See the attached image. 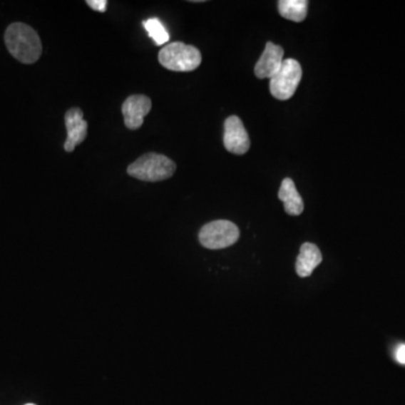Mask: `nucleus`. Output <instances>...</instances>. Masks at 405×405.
I'll list each match as a JSON object with an SVG mask.
<instances>
[{
	"instance_id": "obj_4",
	"label": "nucleus",
	"mask_w": 405,
	"mask_h": 405,
	"mask_svg": "<svg viewBox=\"0 0 405 405\" xmlns=\"http://www.w3.org/2000/svg\"><path fill=\"white\" fill-rule=\"evenodd\" d=\"M240 237L239 227L227 220H217L210 222L200 229V245L211 250L227 248L230 245H235Z\"/></svg>"
},
{
	"instance_id": "obj_1",
	"label": "nucleus",
	"mask_w": 405,
	"mask_h": 405,
	"mask_svg": "<svg viewBox=\"0 0 405 405\" xmlns=\"http://www.w3.org/2000/svg\"><path fill=\"white\" fill-rule=\"evenodd\" d=\"M5 43L9 53L21 63H35L42 54L40 36L24 23L9 25L5 33Z\"/></svg>"
},
{
	"instance_id": "obj_5",
	"label": "nucleus",
	"mask_w": 405,
	"mask_h": 405,
	"mask_svg": "<svg viewBox=\"0 0 405 405\" xmlns=\"http://www.w3.org/2000/svg\"><path fill=\"white\" fill-rule=\"evenodd\" d=\"M302 75L301 64L297 60L284 59L277 75L270 79V93L280 101L292 98L301 83Z\"/></svg>"
},
{
	"instance_id": "obj_11",
	"label": "nucleus",
	"mask_w": 405,
	"mask_h": 405,
	"mask_svg": "<svg viewBox=\"0 0 405 405\" xmlns=\"http://www.w3.org/2000/svg\"><path fill=\"white\" fill-rule=\"evenodd\" d=\"M278 198L284 202V207L288 215L297 216L303 213V200L291 178H285L282 182V186L278 192Z\"/></svg>"
},
{
	"instance_id": "obj_6",
	"label": "nucleus",
	"mask_w": 405,
	"mask_h": 405,
	"mask_svg": "<svg viewBox=\"0 0 405 405\" xmlns=\"http://www.w3.org/2000/svg\"><path fill=\"white\" fill-rule=\"evenodd\" d=\"M224 147L233 155H245L250 149V139L242 121L235 115L224 122Z\"/></svg>"
},
{
	"instance_id": "obj_14",
	"label": "nucleus",
	"mask_w": 405,
	"mask_h": 405,
	"mask_svg": "<svg viewBox=\"0 0 405 405\" xmlns=\"http://www.w3.org/2000/svg\"><path fill=\"white\" fill-rule=\"evenodd\" d=\"M107 0H87V5L91 7V9L96 11H101V13H105L107 9Z\"/></svg>"
},
{
	"instance_id": "obj_8",
	"label": "nucleus",
	"mask_w": 405,
	"mask_h": 405,
	"mask_svg": "<svg viewBox=\"0 0 405 405\" xmlns=\"http://www.w3.org/2000/svg\"><path fill=\"white\" fill-rule=\"evenodd\" d=\"M152 101L145 95H132L122 105L124 124L128 130H138L141 128L144 118L151 111Z\"/></svg>"
},
{
	"instance_id": "obj_9",
	"label": "nucleus",
	"mask_w": 405,
	"mask_h": 405,
	"mask_svg": "<svg viewBox=\"0 0 405 405\" xmlns=\"http://www.w3.org/2000/svg\"><path fill=\"white\" fill-rule=\"evenodd\" d=\"M283 61V48L272 42H267L264 53L255 66V75L259 79H272L277 75Z\"/></svg>"
},
{
	"instance_id": "obj_10",
	"label": "nucleus",
	"mask_w": 405,
	"mask_h": 405,
	"mask_svg": "<svg viewBox=\"0 0 405 405\" xmlns=\"http://www.w3.org/2000/svg\"><path fill=\"white\" fill-rule=\"evenodd\" d=\"M321 262H322V253L320 249L313 243H304L296 259V272L299 277H309Z\"/></svg>"
},
{
	"instance_id": "obj_7",
	"label": "nucleus",
	"mask_w": 405,
	"mask_h": 405,
	"mask_svg": "<svg viewBox=\"0 0 405 405\" xmlns=\"http://www.w3.org/2000/svg\"><path fill=\"white\" fill-rule=\"evenodd\" d=\"M64 124L68 136L63 148L67 152H73L78 144L83 143L87 138L88 123L83 120V111L79 107H73L64 115Z\"/></svg>"
},
{
	"instance_id": "obj_15",
	"label": "nucleus",
	"mask_w": 405,
	"mask_h": 405,
	"mask_svg": "<svg viewBox=\"0 0 405 405\" xmlns=\"http://www.w3.org/2000/svg\"><path fill=\"white\" fill-rule=\"evenodd\" d=\"M395 359L401 365H405V344L397 346L396 350H395Z\"/></svg>"
},
{
	"instance_id": "obj_12",
	"label": "nucleus",
	"mask_w": 405,
	"mask_h": 405,
	"mask_svg": "<svg viewBox=\"0 0 405 405\" xmlns=\"http://www.w3.org/2000/svg\"><path fill=\"white\" fill-rule=\"evenodd\" d=\"M309 1L307 0H280L278 1V11L280 16L295 23H301L307 19Z\"/></svg>"
},
{
	"instance_id": "obj_2",
	"label": "nucleus",
	"mask_w": 405,
	"mask_h": 405,
	"mask_svg": "<svg viewBox=\"0 0 405 405\" xmlns=\"http://www.w3.org/2000/svg\"><path fill=\"white\" fill-rule=\"evenodd\" d=\"M176 171V163L170 158L155 152L141 155L138 160L128 165V176L142 182H161L173 177Z\"/></svg>"
},
{
	"instance_id": "obj_16",
	"label": "nucleus",
	"mask_w": 405,
	"mask_h": 405,
	"mask_svg": "<svg viewBox=\"0 0 405 405\" xmlns=\"http://www.w3.org/2000/svg\"><path fill=\"white\" fill-rule=\"evenodd\" d=\"M25 405H35V404H33V403H29V404H25Z\"/></svg>"
},
{
	"instance_id": "obj_3",
	"label": "nucleus",
	"mask_w": 405,
	"mask_h": 405,
	"mask_svg": "<svg viewBox=\"0 0 405 405\" xmlns=\"http://www.w3.org/2000/svg\"><path fill=\"white\" fill-rule=\"evenodd\" d=\"M159 63L171 71H194L202 63V54L198 48L185 43H169L159 52Z\"/></svg>"
},
{
	"instance_id": "obj_13",
	"label": "nucleus",
	"mask_w": 405,
	"mask_h": 405,
	"mask_svg": "<svg viewBox=\"0 0 405 405\" xmlns=\"http://www.w3.org/2000/svg\"><path fill=\"white\" fill-rule=\"evenodd\" d=\"M143 26L145 27L150 38L155 41L157 46H163L170 39L165 27L158 19H150L143 21Z\"/></svg>"
}]
</instances>
